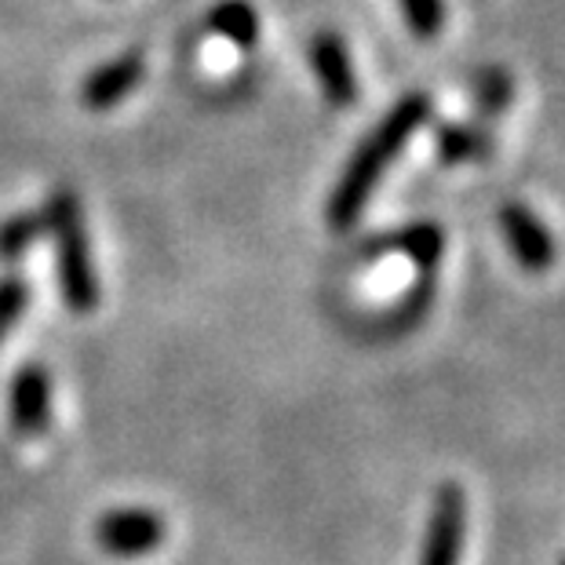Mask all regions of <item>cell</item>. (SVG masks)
<instances>
[{
  "label": "cell",
  "mask_w": 565,
  "mask_h": 565,
  "mask_svg": "<svg viewBox=\"0 0 565 565\" xmlns=\"http://www.w3.org/2000/svg\"><path fill=\"white\" fill-rule=\"evenodd\" d=\"M427 117H430V99L413 92L394 103L387 117L369 131L362 147L354 150V158L347 161L340 183H335L332 198H329V223L335 231H347V226L358 223V215L365 212L372 190H376L380 179L387 175L391 161L408 147V139L416 136Z\"/></svg>",
  "instance_id": "6da1fadb"
},
{
  "label": "cell",
  "mask_w": 565,
  "mask_h": 565,
  "mask_svg": "<svg viewBox=\"0 0 565 565\" xmlns=\"http://www.w3.org/2000/svg\"><path fill=\"white\" fill-rule=\"evenodd\" d=\"M44 226L52 231V242L58 252V285H63V299L74 315H92L99 307V278H95L88 231H84L81 201L70 190L52 194L44 209Z\"/></svg>",
  "instance_id": "7a4b0ae2"
},
{
  "label": "cell",
  "mask_w": 565,
  "mask_h": 565,
  "mask_svg": "<svg viewBox=\"0 0 565 565\" xmlns=\"http://www.w3.org/2000/svg\"><path fill=\"white\" fill-rule=\"evenodd\" d=\"M168 525L161 522V514H153L147 508H117L110 514H103L95 525V540L106 555L117 558H142L153 555L164 544Z\"/></svg>",
  "instance_id": "3957f363"
},
{
  "label": "cell",
  "mask_w": 565,
  "mask_h": 565,
  "mask_svg": "<svg viewBox=\"0 0 565 565\" xmlns=\"http://www.w3.org/2000/svg\"><path fill=\"white\" fill-rule=\"evenodd\" d=\"M463 533H467V503L460 486H441L435 511H430L424 551L419 565H460L463 555Z\"/></svg>",
  "instance_id": "277c9868"
},
{
  "label": "cell",
  "mask_w": 565,
  "mask_h": 565,
  "mask_svg": "<svg viewBox=\"0 0 565 565\" xmlns=\"http://www.w3.org/2000/svg\"><path fill=\"white\" fill-rule=\"evenodd\" d=\"M500 231L508 237V248L514 252V259H519L525 270L536 274L555 263V237H551V231L540 223V215L533 209H525L519 201L503 204Z\"/></svg>",
  "instance_id": "5b68a950"
},
{
  "label": "cell",
  "mask_w": 565,
  "mask_h": 565,
  "mask_svg": "<svg viewBox=\"0 0 565 565\" xmlns=\"http://www.w3.org/2000/svg\"><path fill=\"white\" fill-rule=\"evenodd\" d=\"M310 66H315L321 95L332 106H351L358 99L354 63H351V52H347V41L340 33H329V30L315 33V41H310Z\"/></svg>",
  "instance_id": "8992f818"
},
{
  "label": "cell",
  "mask_w": 565,
  "mask_h": 565,
  "mask_svg": "<svg viewBox=\"0 0 565 565\" xmlns=\"http://www.w3.org/2000/svg\"><path fill=\"white\" fill-rule=\"evenodd\" d=\"M142 70H147V58L142 52H125L110 58V63L95 66L81 84V99L88 110H114L117 103H125L131 92L139 88Z\"/></svg>",
  "instance_id": "52a82bcc"
},
{
  "label": "cell",
  "mask_w": 565,
  "mask_h": 565,
  "mask_svg": "<svg viewBox=\"0 0 565 565\" xmlns=\"http://www.w3.org/2000/svg\"><path fill=\"white\" fill-rule=\"evenodd\" d=\"M8 408L19 435H44L52 424V376L41 365H22L11 380Z\"/></svg>",
  "instance_id": "ba28073f"
},
{
  "label": "cell",
  "mask_w": 565,
  "mask_h": 565,
  "mask_svg": "<svg viewBox=\"0 0 565 565\" xmlns=\"http://www.w3.org/2000/svg\"><path fill=\"white\" fill-rule=\"evenodd\" d=\"M209 30L237 47H252L259 38V15L248 0H223L220 8H212Z\"/></svg>",
  "instance_id": "9c48e42d"
},
{
  "label": "cell",
  "mask_w": 565,
  "mask_h": 565,
  "mask_svg": "<svg viewBox=\"0 0 565 565\" xmlns=\"http://www.w3.org/2000/svg\"><path fill=\"white\" fill-rule=\"evenodd\" d=\"M486 147H489L486 136L471 125H445L438 131V153L449 164L471 161V158H478V153H486Z\"/></svg>",
  "instance_id": "30bf717a"
},
{
  "label": "cell",
  "mask_w": 565,
  "mask_h": 565,
  "mask_svg": "<svg viewBox=\"0 0 565 565\" xmlns=\"http://www.w3.org/2000/svg\"><path fill=\"white\" fill-rule=\"evenodd\" d=\"M398 245H402L405 256L416 263V267H435L438 256H441L445 237H441V231L435 223H416L398 237Z\"/></svg>",
  "instance_id": "8fae6325"
},
{
  "label": "cell",
  "mask_w": 565,
  "mask_h": 565,
  "mask_svg": "<svg viewBox=\"0 0 565 565\" xmlns=\"http://www.w3.org/2000/svg\"><path fill=\"white\" fill-rule=\"evenodd\" d=\"M44 231L41 215H11L0 223V259H19Z\"/></svg>",
  "instance_id": "7c38bea8"
},
{
  "label": "cell",
  "mask_w": 565,
  "mask_h": 565,
  "mask_svg": "<svg viewBox=\"0 0 565 565\" xmlns=\"http://www.w3.org/2000/svg\"><path fill=\"white\" fill-rule=\"evenodd\" d=\"M405 11V22L413 26L416 38H435L445 22V4L441 0H398Z\"/></svg>",
  "instance_id": "4fadbf2b"
},
{
  "label": "cell",
  "mask_w": 565,
  "mask_h": 565,
  "mask_svg": "<svg viewBox=\"0 0 565 565\" xmlns=\"http://www.w3.org/2000/svg\"><path fill=\"white\" fill-rule=\"evenodd\" d=\"M26 299H30V288L26 281L19 278H4L0 281V340L11 332V324L22 318V310H26Z\"/></svg>",
  "instance_id": "5bb4252c"
},
{
  "label": "cell",
  "mask_w": 565,
  "mask_h": 565,
  "mask_svg": "<svg viewBox=\"0 0 565 565\" xmlns=\"http://www.w3.org/2000/svg\"><path fill=\"white\" fill-rule=\"evenodd\" d=\"M475 99H478V110H482V114H500L503 106H508V99H511L508 74H500V70H489V74H482Z\"/></svg>",
  "instance_id": "9a60e30c"
},
{
  "label": "cell",
  "mask_w": 565,
  "mask_h": 565,
  "mask_svg": "<svg viewBox=\"0 0 565 565\" xmlns=\"http://www.w3.org/2000/svg\"><path fill=\"white\" fill-rule=\"evenodd\" d=\"M562 565H565V562H562Z\"/></svg>",
  "instance_id": "2e32d148"
}]
</instances>
